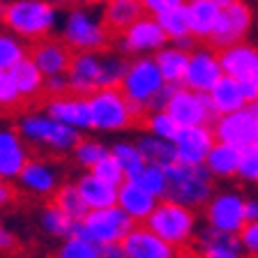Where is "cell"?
Masks as SVG:
<instances>
[{"label":"cell","mask_w":258,"mask_h":258,"mask_svg":"<svg viewBox=\"0 0 258 258\" xmlns=\"http://www.w3.org/2000/svg\"><path fill=\"white\" fill-rule=\"evenodd\" d=\"M48 118L64 122L76 129H92V113L90 102L86 97H62L46 106Z\"/></svg>","instance_id":"21"},{"label":"cell","mask_w":258,"mask_h":258,"mask_svg":"<svg viewBox=\"0 0 258 258\" xmlns=\"http://www.w3.org/2000/svg\"><path fill=\"white\" fill-rule=\"evenodd\" d=\"M92 173H95L99 180H104V182H108V184H113V187H120V184L127 180L124 177V171H122V166L118 164V159L108 152L106 157H102V159L97 161L95 166L90 168Z\"/></svg>","instance_id":"41"},{"label":"cell","mask_w":258,"mask_h":258,"mask_svg":"<svg viewBox=\"0 0 258 258\" xmlns=\"http://www.w3.org/2000/svg\"><path fill=\"white\" fill-rule=\"evenodd\" d=\"M12 76H14V83H16V88H19V92L28 99V104L32 102V97L37 95L44 86V74L37 70V64L28 58L19 60V62L12 67Z\"/></svg>","instance_id":"34"},{"label":"cell","mask_w":258,"mask_h":258,"mask_svg":"<svg viewBox=\"0 0 258 258\" xmlns=\"http://www.w3.org/2000/svg\"><path fill=\"white\" fill-rule=\"evenodd\" d=\"M0 23L10 30L19 32L21 37L39 39L53 30L55 23V7L44 0H16L5 5L0 14Z\"/></svg>","instance_id":"4"},{"label":"cell","mask_w":258,"mask_h":258,"mask_svg":"<svg viewBox=\"0 0 258 258\" xmlns=\"http://www.w3.org/2000/svg\"><path fill=\"white\" fill-rule=\"evenodd\" d=\"M19 177H21V182L26 184L30 191H35L37 196H48V194L53 191L58 187V180H55L53 171L48 168L46 161H37V159H28L23 164V168L19 171Z\"/></svg>","instance_id":"31"},{"label":"cell","mask_w":258,"mask_h":258,"mask_svg":"<svg viewBox=\"0 0 258 258\" xmlns=\"http://www.w3.org/2000/svg\"><path fill=\"white\" fill-rule=\"evenodd\" d=\"M152 58H155L157 67H159V72H161V76H164L166 83H171V86H182L184 72H187V62H189L187 48H180V46L168 42L166 46H161Z\"/></svg>","instance_id":"28"},{"label":"cell","mask_w":258,"mask_h":258,"mask_svg":"<svg viewBox=\"0 0 258 258\" xmlns=\"http://www.w3.org/2000/svg\"><path fill=\"white\" fill-rule=\"evenodd\" d=\"M237 164H240V148L221 143V141H215V145L210 148L208 157H205L203 166L208 168L212 177L228 180V177L237 175Z\"/></svg>","instance_id":"29"},{"label":"cell","mask_w":258,"mask_h":258,"mask_svg":"<svg viewBox=\"0 0 258 258\" xmlns=\"http://www.w3.org/2000/svg\"><path fill=\"white\" fill-rule=\"evenodd\" d=\"M72 152H74V159L79 161L81 166L92 168V166L97 164V161L102 159V157H106V155H108V148H106L104 143H99V141L81 139Z\"/></svg>","instance_id":"40"},{"label":"cell","mask_w":258,"mask_h":258,"mask_svg":"<svg viewBox=\"0 0 258 258\" xmlns=\"http://www.w3.org/2000/svg\"><path fill=\"white\" fill-rule=\"evenodd\" d=\"M244 217L247 221L258 219V199H244Z\"/></svg>","instance_id":"49"},{"label":"cell","mask_w":258,"mask_h":258,"mask_svg":"<svg viewBox=\"0 0 258 258\" xmlns=\"http://www.w3.org/2000/svg\"><path fill=\"white\" fill-rule=\"evenodd\" d=\"M81 3H86V5H97V3H106V0H81Z\"/></svg>","instance_id":"52"},{"label":"cell","mask_w":258,"mask_h":258,"mask_svg":"<svg viewBox=\"0 0 258 258\" xmlns=\"http://www.w3.org/2000/svg\"><path fill=\"white\" fill-rule=\"evenodd\" d=\"M88 102L92 113V129L97 132H124L143 120V113L122 95L118 86L99 88L88 97Z\"/></svg>","instance_id":"2"},{"label":"cell","mask_w":258,"mask_h":258,"mask_svg":"<svg viewBox=\"0 0 258 258\" xmlns=\"http://www.w3.org/2000/svg\"><path fill=\"white\" fill-rule=\"evenodd\" d=\"M14 115H30V104L19 92L12 72L0 70V118H14Z\"/></svg>","instance_id":"32"},{"label":"cell","mask_w":258,"mask_h":258,"mask_svg":"<svg viewBox=\"0 0 258 258\" xmlns=\"http://www.w3.org/2000/svg\"><path fill=\"white\" fill-rule=\"evenodd\" d=\"M256 79H258V76H256ZM256 104H258V99H256Z\"/></svg>","instance_id":"54"},{"label":"cell","mask_w":258,"mask_h":258,"mask_svg":"<svg viewBox=\"0 0 258 258\" xmlns=\"http://www.w3.org/2000/svg\"><path fill=\"white\" fill-rule=\"evenodd\" d=\"M62 39L72 51H90V53H106L111 46V35L102 23L83 7H72L62 28Z\"/></svg>","instance_id":"7"},{"label":"cell","mask_w":258,"mask_h":258,"mask_svg":"<svg viewBox=\"0 0 258 258\" xmlns=\"http://www.w3.org/2000/svg\"><path fill=\"white\" fill-rule=\"evenodd\" d=\"M219 64L226 76L235 81H247L258 76V46L249 42H237L219 48Z\"/></svg>","instance_id":"18"},{"label":"cell","mask_w":258,"mask_h":258,"mask_svg":"<svg viewBox=\"0 0 258 258\" xmlns=\"http://www.w3.org/2000/svg\"><path fill=\"white\" fill-rule=\"evenodd\" d=\"M132 226H134L132 217L122 208L111 205V208L88 210L86 217L79 221L76 233L92 240L102 249H108V247H120L122 237L132 231Z\"/></svg>","instance_id":"5"},{"label":"cell","mask_w":258,"mask_h":258,"mask_svg":"<svg viewBox=\"0 0 258 258\" xmlns=\"http://www.w3.org/2000/svg\"><path fill=\"white\" fill-rule=\"evenodd\" d=\"M64 79L70 83V90L76 97H90L102 88V53L90 51H74L70 67L64 72Z\"/></svg>","instance_id":"14"},{"label":"cell","mask_w":258,"mask_h":258,"mask_svg":"<svg viewBox=\"0 0 258 258\" xmlns=\"http://www.w3.org/2000/svg\"><path fill=\"white\" fill-rule=\"evenodd\" d=\"M208 102L212 106V113L217 115H224V113H231V111H237L247 104L244 95H242V88H240V81L231 79V76H221L217 81L215 86L210 88L208 92Z\"/></svg>","instance_id":"24"},{"label":"cell","mask_w":258,"mask_h":258,"mask_svg":"<svg viewBox=\"0 0 258 258\" xmlns=\"http://www.w3.org/2000/svg\"><path fill=\"white\" fill-rule=\"evenodd\" d=\"M102 258H124V253L120 251V247H108L102 249Z\"/></svg>","instance_id":"50"},{"label":"cell","mask_w":258,"mask_h":258,"mask_svg":"<svg viewBox=\"0 0 258 258\" xmlns=\"http://www.w3.org/2000/svg\"><path fill=\"white\" fill-rule=\"evenodd\" d=\"M205 221L210 228L237 235L247 224L244 217V196L237 191H217L205 203Z\"/></svg>","instance_id":"11"},{"label":"cell","mask_w":258,"mask_h":258,"mask_svg":"<svg viewBox=\"0 0 258 258\" xmlns=\"http://www.w3.org/2000/svg\"><path fill=\"white\" fill-rule=\"evenodd\" d=\"M127 62L122 55H102V88L120 86L124 72H127Z\"/></svg>","instance_id":"43"},{"label":"cell","mask_w":258,"mask_h":258,"mask_svg":"<svg viewBox=\"0 0 258 258\" xmlns=\"http://www.w3.org/2000/svg\"><path fill=\"white\" fill-rule=\"evenodd\" d=\"M108 152H111V155L118 159L120 166H122L124 177H134L136 173L145 166V159H143V155H141L139 145L132 143V141H120V143H115L113 148H108Z\"/></svg>","instance_id":"37"},{"label":"cell","mask_w":258,"mask_h":258,"mask_svg":"<svg viewBox=\"0 0 258 258\" xmlns=\"http://www.w3.org/2000/svg\"><path fill=\"white\" fill-rule=\"evenodd\" d=\"M23 58H26V48L7 35H0V70H12Z\"/></svg>","instance_id":"44"},{"label":"cell","mask_w":258,"mask_h":258,"mask_svg":"<svg viewBox=\"0 0 258 258\" xmlns=\"http://www.w3.org/2000/svg\"><path fill=\"white\" fill-rule=\"evenodd\" d=\"M196 247H199L201 258H242V253H244L237 235L215 231L210 226L199 233Z\"/></svg>","instance_id":"22"},{"label":"cell","mask_w":258,"mask_h":258,"mask_svg":"<svg viewBox=\"0 0 258 258\" xmlns=\"http://www.w3.org/2000/svg\"><path fill=\"white\" fill-rule=\"evenodd\" d=\"M3 10H5V3H3V0H0V14H3Z\"/></svg>","instance_id":"53"},{"label":"cell","mask_w":258,"mask_h":258,"mask_svg":"<svg viewBox=\"0 0 258 258\" xmlns=\"http://www.w3.org/2000/svg\"><path fill=\"white\" fill-rule=\"evenodd\" d=\"M221 76H224V72H221L219 64V55H217V51L212 46H199L189 51L187 72H184L182 79L184 88L208 95L210 88L215 86Z\"/></svg>","instance_id":"15"},{"label":"cell","mask_w":258,"mask_h":258,"mask_svg":"<svg viewBox=\"0 0 258 258\" xmlns=\"http://www.w3.org/2000/svg\"><path fill=\"white\" fill-rule=\"evenodd\" d=\"M215 132L210 124H191V127H180L173 136L175 145V161L187 164V166H201L205 164L210 148L215 145Z\"/></svg>","instance_id":"16"},{"label":"cell","mask_w":258,"mask_h":258,"mask_svg":"<svg viewBox=\"0 0 258 258\" xmlns=\"http://www.w3.org/2000/svg\"><path fill=\"white\" fill-rule=\"evenodd\" d=\"M26 58L37 64V70L44 74V79L51 76H64L72 60V51L62 37H53L51 32L39 39H30L26 44Z\"/></svg>","instance_id":"12"},{"label":"cell","mask_w":258,"mask_h":258,"mask_svg":"<svg viewBox=\"0 0 258 258\" xmlns=\"http://www.w3.org/2000/svg\"><path fill=\"white\" fill-rule=\"evenodd\" d=\"M28 161L26 145L21 141L19 129H0V175H19L23 164Z\"/></svg>","instance_id":"27"},{"label":"cell","mask_w":258,"mask_h":258,"mask_svg":"<svg viewBox=\"0 0 258 258\" xmlns=\"http://www.w3.org/2000/svg\"><path fill=\"white\" fill-rule=\"evenodd\" d=\"M53 258H102V247L88 240V237L74 233V235L64 237V242L53 253Z\"/></svg>","instance_id":"35"},{"label":"cell","mask_w":258,"mask_h":258,"mask_svg":"<svg viewBox=\"0 0 258 258\" xmlns=\"http://www.w3.org/2000/svg\"><path fill=\"white\" fill-rule=\"evenodd\" d=\"M164 86H166V81L161 76L155 58H150V55H136L134 60L127 62V72H124L118 88L122 90V95L127 97L129 102L145 115L150 99Z\"/></svg>","instance_id":"6"},{"label":"cell","mask_w":258,"mask_h":258,"mask_svg":"<svg viewBox=\"0 0 258 258\" xmlns=\"http://www.w3.org/2000/svg\"><path fill=\"white\" fill-rule=\"evenodd\" d=\"M251 28H253V12L249 7V3L235 0L231 5L221 7L217 26L208 42L212 48L219 51V48H226V46H231V44L244 42L249 37Z\"/></svg>","instance_id":"8"},{"label":"cell","mask_w":258,"mask_h":258,"mask_svg":"<svg viewBox=\"0 0 258 258\" xmlns=\"http://www.w3.org/2000/svg\"><path fill=\"white\" fill-rule=\"evenodd\" d=\"M215 139L221 143L244 148L258 141V104H244L242 108L215 118Z\"/></svg>","instance_id":"9"},{"label":"cell","mask_w":258,"mask_h":258,"mask_svg":"<svg viewBox=\"0 0 258 258\" xmlns=\"http://www.w3.org/2000/svg\"><path fill=\"white\" fill-rule=\"evenodd\" d=\"M136 145H139L145 164H157V166L166 168L175 161V145H173V141L159 139L155 134H143L139 136Z\"/></svg>","instance_id":"33"},{"label":"cell","mask_w":258,"mask_h":258,"mask_svg":"<svg viewBox=\"0 0 258 258\" xmlns=\"http://www.w3.org/2000/svg\"><path fill=\"white\" fill-rule=\"evenodd\" d=\"M148 14L141 0H106L102 10V23L111 39H115L122 30H127L134 21Z\"/></svg>","instance_id":"19"},{"label":"cell","mask_w":258,"mask_h":258,"mask_svg":"<svg viewBox=\"0 0 258 258\" xmlns=\"http://www.w3.org/2000/svg\"><path fill=\"white\" fill-rule=\"evenodd\" d=\"M242 251L251 258H258V219L256 221H247L237 233Z\"/></svg>","instance_id":"45"},{"label":"cell","mask_w":258,"mask_h":258,"mask_svg":"<svg viewBox=\"0 0 258 258\" xmlns=\"http://www.w3.org/2000/svg\"><path fill=\"white\" fill-rule=\"evenodd\" d=\"M83 203L88 205V210H99V208H111V205H118V187L104 182L95 173H88V175H81L79 182H76Z\"/></svg>","instance_id":"26"},{"label":"cell","mask_w":258,"mask_h":258,"mask_svg":"<svg viewBox=\"0 0 258 258\" xmlns=\"http://www.w3.org/2000/svg\"><path fill=\"white\" fill-rule=\"evenodd\" d=\"M157 201L159 199H155L150 191H145L143 187H139V184H136L134 180H129V177L118 187V208H122L124 212L132 217L134 224H143V221L150 217Z\"/></svg>","instance_id":"20"},{"label":"cell","mask_w":258,"mask_h":258,"mask_svg":"<svg viewBox=\"0 0 258 258\" xmlns=\"http://www.w3.org/2000/svg\"><path fill=\"white\" fill-rule=\"evenodd\" d=\"M120 251L124 253V258H180L177 247L161 240L145 224L132 226V231L120 242Z\"/></svg>","instance_id":"17"},{"label":"cell","mask_w":258,"mask_h":258,"mask_svg":"<svg viewBox=\"0 0 258 258\" xmlns=\"http://www.w3.org/2000/svg\"><path fill=\"white\" fill-rule=\"evenodd\" d=\"M141 3H143V7H145V12H148V14L157 16V14H161V12L171 10V7L182 5L184 0H141Z\"/></svg>","instance_id":"47"},{"label":"cell","mask_w":258,"mask_h":258,"mask_svg":"<svg viewBox=\"0 0 258 258\" xmlns=\"http://www.w3.org/2000/svg\"><path fill=\"white\" fill-rule=\"evenodd\" d=\"M212 194H215V177L210 175L203 164L187 166V164L173 161L171 166H166V196L164 199L199 210L205 208Z\"/></svg>","instance_id":"1"},{"label":"cell","mask_w":258,"mask_h":258,"mask_svg":"<svg viewBox=\"0 0 258 258\" xmlns=\"http://www.w3.org/2000/svg\"><path fill=\"white\" fill-rule=\"evenodd\" d=\"M237 177L247 182H258V141L240 148V164H237Z\"/></svg>","instance_id":"42"},{"label":"cell","mask_w":258,"mask_h":258,"mask_svg":"<svg viewBox=\"0 0 258 258\" xmlns=\"http://www.w3.org/2000/svg\"><path fill=\"white\" fill-rule=\"evenodd\" d=\"M44 205H51V208L60 210V212H64L67 217H72L76 221H81L88 212V205L83 203L76 184H70V182L58 184L48 196H44Z\"/></svg>","instance_id":"30"},{"label":"cell","mask_w":258,"mask_h":258,"mask_svg":"<svg viewBox=\"0 0 258 258\" xmlns=\"http://www.w3.org/2000/svg\"><path fill=\"white\" fill-rule=\"evenodd\" d=\"M141 124L145 127V132H148V134H155V136L166 139V141H173V136H175L177 129H180V124H177L175 120L168 115V111H150V113H145L143 120H141Z\"/></svg>","instance_id":"39"},{"label":"cell","mask_w":258,"mask_h":258,"mask_svg":"<svg viewBox=\"0 0 258 258\" xmlns=\"http://www.w3.org/2000/svg\"><path fill=\"white\" fill-rule=\"evenodd\" d=\"M240 88H242V95H244L247 104H256V99H258V79L240 81Z\"/></svg>","instance_id":"48"},{"label":"cell","mask_w":258,"mask_h":258,"mask_svg":"<svg viewBox=\"0 0 258 258\" xmlns=\"http://www.w3.org/2000/svg\"><path fill=\"white\" fill-rule=\"evenodd\" d=\"M21 251V242L16 240L14 233H10L5 226L0 224V253H19Z\"/></svg>","instance_id":"46"},{"label":"cell","mask_w":258,"mask_h":258,"mask_svg":"<svg viewBox=\"0 0 258 258\" xmlns=\"http://www.w3.org/2000/svg\"><path fill=\"white\" fill-rule=\"evenodd\" d=\"M42 226H44V231L51 233V235H55V237H70V235L76 233L79 221L72 219V217H67L64 212H60V210L51 208V205H44Z\"/></svg>","instance_id":"38"},{"label":"cell","mask_w":258,"mask_h":258,"mask_svg":"<svg viewBox=\"0 0 258 258\" xmlns=\"http://www.w3.org/2000/svg\"><path fill=\"white\" fill-rule=\"evenodd\" d=\"M168 115L175 120L180 127H191V124H210L215 113L208 102V95L196 90H189L184 86H175L171 92L166 108Z\"/></svg>","instance_id":"13"},{"label":"cell","mask_w":258,"mask_h":258,"mask_svg":"<svg viewBox=\"0 0 258 258\" xmlns=\"http://www.w3.org/2000/svg\"><path fill=\"white\" fill-rule=\"evenodd\" d=\"M150 231H155L161 240L171 242L173 247H187L191 244L196 237V210L180 205L175 201L161 199L157 201L155 210L150 212V217L143 221Z\"/></svg>","instance_id":"3"},{"label":"cell","mask_w":258,"mask_h":258,"mask_svg":"<svg viewBox=\"0 0 258 258\" xmlns=\"http://www.w3.org/2000/svg\"><path fill=\"white\" fill-rule=\"evenodd\" d=\"M187 7V19H189V30L196 39H210L212 30L217 26L221 7L212 0H184Z\"/></svg>","instance_id":"25"},{"label":"cell","mask_w":258,"mask_h":258,"mask_svg":"<svg viewBox=\"0 0 258 258\" xmlns=\"http://www.w3.org/2000/svg\"><path fill=\"white\" fill-rule=\"evenodd\" d=\"M212 3H217L219 7H226V5H231V3H235V0H212Z\"/></svg>","instance_id":"51"},{"label":"cell","mask_w":258,"mask_h":258,"mask_svg":"<svg viewBox=\"0 0 258 258\" xmlns=\"http://www.w3.org/2000/svg\"><path fill=\"white\" fill-rule=\"evenodd\" d=\"M118 48L124 55H150L157 53L161 46L168 44L166 32L161 30L159 21L152 14H143L139 21H134L127 30H122L115 37Z\"/></svg>","instance_id":"10"},{"label":"cell","mask_w":258,"mask_h":258,"mask_svg":"<svg viewBox=\"0 0 258 258\" xmlns=\"http://www.w3.org/2000/svg\"><path fill=\"white\" fill-rule=\"evenodd\" d=\"M129 180H134L139 187H143L145 191H150L155 199H164L166 196V168L164 166H157V164H145L134 177H129Z\"/></svg>","instance_id":"36"},{"label":"cell","mask_w":258,"mask_h":258,"mask_svg":"<svg viewBox=\"0 0 258 258\" xmlns=\"http://www.w3.org/2000/svg\"><path fill=\"white\" fill-rule=\"evenodd\" d=\"M155 19L159 21L161 30L166 32V37L171 44H175V46H180V48H187V51H191V48L196 46L199 39L194 37L191 30H189V19H187V7H184V3L177 7H171V10H166V12H161Z\"/></svg>","instance_id":"23"}]
</instances>
